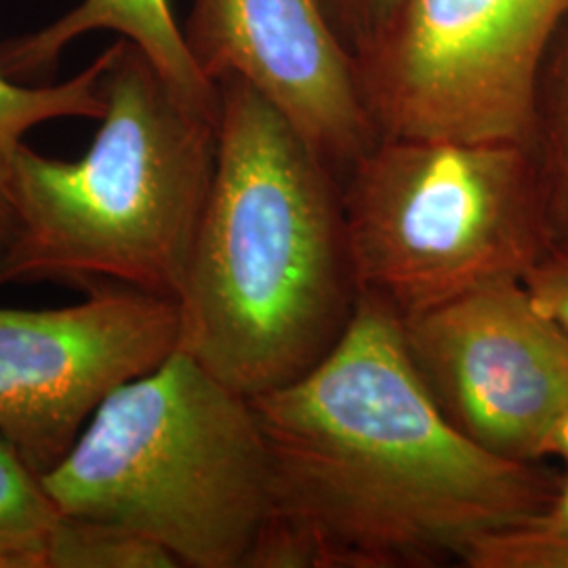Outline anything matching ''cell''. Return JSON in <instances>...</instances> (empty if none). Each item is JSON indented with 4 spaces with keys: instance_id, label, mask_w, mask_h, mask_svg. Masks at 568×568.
Segmentation results:
<instances>
[{
    "instance_id": "cell-1",
    "label": "cell",
    "mask_w": 568,
    "mask_h": 568,
    "mask_svg": "<svg viewBox=\"0 0 568 568\" xmlns=\"http://www.w3.org/2000/svg\"><path fill=\"white\" fill-rule=\"evenodd\" d=\"M270 509L243 568H427L548 504L539 462L488 453L448 422L373 297L300 379L253 396Z\"/></svg>"
},
{
    "instance_id": "cell-2",
    "label": "cell",
    "mask_w": 568,
    "mask_h": 568,
    "mask_svg": "<svg viewBox=\"0 0 568 568\" xmlns=\"http://www.w3.org/2000/svg\"><path fill=\"white\" fill-rule=\"evenodd\" d=\"M217 87V163L178 297V349L253 398L325 358L358 286L339 178L248 82Z\"/></svg>"
},
{
    "instance_id": "cell-3",
    "label": "cell",
    "mask_w": 568,
    "mask_h": 568,
    "mask_svg": "<svg viewBox=\"0 0 568 568\" xmlns=\"http://www.w3.org/2000/svg\"><path fill=\"white\" fill-rule=\"evenodd\" d=\"M102 126L79 161L21 145L0 286L112 283L178 302L217 163V122L140 47L112 44Z\"/></svg>"
},
{
    "instance_id": "cell-4",
    "label": "cell",
    "mask_w": 568,
    "mask_h": 568,
    "mask_svg": "<svg viewBox=\"0 0 568 568\" xmlns=\"http://www.w3.org/2000/svg\"><path fill=\"white\" fill-rule=\"evenodd\" d=\"M42 487L60 514L135 530L180 567L243 568L270 509V448L251 398L175 349L103 400Z\"/></svg>"
},
{
    "instance_id": "cell-5",
    "label": "cell",
    "mask_w": 568,
    "mask_h": 568,
    "mask_svg": "<svg viewBox=\"0 0 568 568\" xmlns=\"http://www.w3.org/2000/svg\"><path fill=\"white\" fill-rule=\"evenodd\" d=\"M358 295L406 318L548 255L527 143L382 138L342 183Z\"/></svg>"
},
{
    "instance_id": "cell-6",
    "label": "cell",
    "mask_w": 568,
    "mask_h": 568,
    "mask_svg": "<svg viewBox=\"0 0 568 568\" xmlns=\"http://www.w3.org/2000/svg\"><path fill=\"white\" fill-rule=\"evenodd\" d=\"M568 0H405L354 58L379 140L527 143Z\"/></svg>"
},
{
    "instance_id": "cell-7",
    "label": "cell",
    "mask_w": 568,
    "mask_h": 568,
    "mask_svg": "<svg viewBox=\"0 0 568 568\" xmlns=\"http://www.w3.org/2000/svg\"><path fill=\"white\" fill-rule=\"evenodd\" d=\"M87 291L65 307H0V436L41 478L114 389L178 349V302L122 284Z\"/></svg>"
},
{
    "instance_id": "cell-8",
    "label": "cell",
    "mask_w": 568,
    "mask_h": 568,
    "mask_svg": "<svg viewBox=\"0 0 568 568\" xmlns=\"http://www.w3.org/2000/svg\"><path fill=\"white\" fill-rule=\"evenodd\" d=\"M406 354L453 426L488 453L537 462L568 408V335L520 278L400 318ZM541 464V462H539Z\"/></svg>"
},
{
    "instance_id": "cell-9",
    "label": "cell",
    "mask_w": 568,
    "mask_h": 568,
    "mask_svg": "<svg viewBox=\"0 0 568 568\" xmlns=\"http://www.w3.org/2000/svg\"><path fill=\"white\" fill-rule=\"evenodd\" d=\"M182 32L204 79L248 82L337 178L379 142L318 0H194Z\"/></svg>"
},
{
    "instance_id": "cell-10",
    "label": "cell",
    "mask_w": 568,
    "mask_h": 568,
    "mask_svg": "<svg viewBox=\"0 0 568 568\" xmlns=\"http://www.w3.org/2000/svg\"><path fill=\"white\" fill-rule=\"evenodd\" d=\"M93 30H110L140 47L185 102L220 119V87L204 79L187 53L171 0H82L60 20L0 44V65L26 82L55 70L68 44Z\"/></svg>"
},
{
    "instance_id": "cell-11",
    "label": "cell",
    "mask_w": 568,
    "mask_h": 568,
    "mask_svg": "<svg viewBox=\"0 0 568 568\" xmlns=\"http://www.w3.org/2000/svg\"><path fill=\"white\" fill-rule=\"evenodd\" d=\"M110 58L112 47L60 84H26L11 79L0 65V248L13 230L11 185L23 138L44 122L60 119L102 121V79Z\"/></svg>"
},
{
    "instance_id": "cell-12",
    "label": "cell",
    "mask_w": 568,
    "mask_h": 568,
    "mask_svg": "<svg viewBox=\"0 0 568 568\" xmlns=\"http://www.w3.org/2000/svg\"><path fill=\"white\" fill-rule=\"evenodd\" d=\"M528 150L548 253L568 255V20L537 74Z\"/></svg>"
},
{
    "instance_id": "cell-13",
    "label": "cell",
    "mask_w": 568,
    "mask_h": 568,
    "mask_svg": "<svg viewBox=\"0 0 568 568\" xmlns=\"http://www.w3.org/2000/svg\"><path fill=\"white\" fill-rule=\"evenodd\" d=\"M58 516L41 476L0 436V568H47Z\"/></svg>"
},
{
    "instance_id": "cell-14",
    "label": "cell",
    "mask_w": 568,
    "mask_h": 568,
    "mask_svg": "<svg viewBox=\"0 0 568 568\" xmlns=\"http://www.w3.org/2000/svg\"><path fill=\"white\" fill-rule=\"evenodd\" d=\"M467 568H568V474L548 504L525 520L493 530L467 548Z\"/></svg>"
},
{
    "instance_id": "cell-15",
    "label": "cell",
    "mask_w": 568,
    "mask_h": 568,
    "mask_svg": "<svg viewBox=\"0 0 568 568\" xmlns=\"http://www.w3.org/2000/svg\"><path fill=\"white\" fill-rule=\"evenodd\" d=\"M150 537L102 520L60 514L49 532L47 568H178Z\"/></svg>"
},
{
    "instance_id": "cell-16",
    "label": "cell",
    "mask_w": 568,
    "mask_h": 568,
    "mask_svg": "<svg viewBox=\"0 0 568 568\" xmlns=\"http://www.w3.org/2000/svg\"><path fill=\"white\" fill-rule=\"evenodd\" d=\"M318 4L345 51L356 58L386 32L405 0H318Z\"/></svg>"
},
{
    "instance_id": "cell-17",
    "label": "cell",
    "mask_w": 568,
    "mask_h": 568,
    "mask_svg": "<svg viewBox=\"0 0 568 568\" xmlns=\"http://www.w3.org/2000/svg\"><path fill=\"white\" fill-rule=\"evenodd\" d=\"M528 293L568 335V255L548 253L525 276Z\"/></svg>"
},
{
    "instance_id": "cell-18",
    "label": "cell",
    "mask_w": 568,
    "mask_h": 568,
    "mask_svg": "<svg viewBox=\"0 0 568 568\" xmlns=\"http://www.w3.org/2000/svg\"><path fill=\"white\" fill-rule=\"evenodd\" d=\"M549 457L560 459L568 466V408L554 419V424L549 426L537 450V462H544Z\"/></svg>"
}]
</instances>
